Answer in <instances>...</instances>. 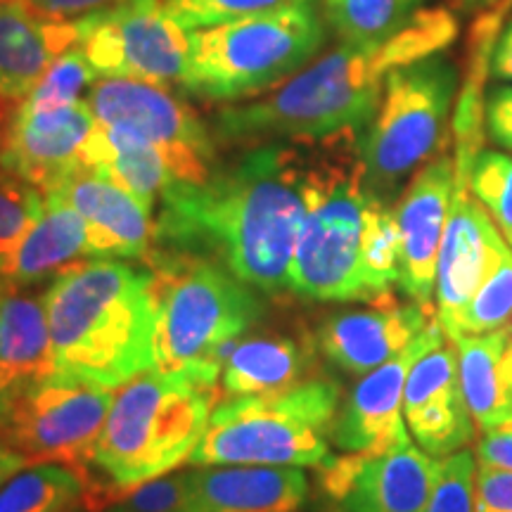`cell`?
<instances>
[{
  "label": "cell",
  "mask_w": 512,
  "mask_h": 512,
  "mask_svg": "<svg viewBox=\"0 0 512 512\" xmlns=\"http://www.w3.org/2000/svg\"><path fill=\"white\" fill-rule=\"evenodd\" d=\"M306 150L252 145L202 183H174L159 200L150 256L209 259L264 294L290 292L306 216ZM147 256V259H150Z\"/></svg>",
  "instance_id": "6da1fadb"
},
{
  "label": "cell",
  "mask_w": 512,
  "mask_h": 512,
  "mask_svg": "<svg viewBox=\"0 0 512 512\" xmlns=\"http://www.w3.org/2000/svg\"><path fill=\"white\" fill-rule=\"evenodd\" d=\"M458 19L448 8H420L387 41L342 46L285 81L278 91L247 105L226 107L211 131L221 145L316 143L361 133L380 105L384 81L401 64L441 53L456 41Z\"/></svg>",
  "instance_id": "7a4b0ae2"
},
{
  "label": "cell",
  "mask_w": 512,
  "mask_h": 512,
  "mask_svg": "<svg viewBox=\"0 0 512 512\" xmlns=\"http://www.w3.org/2000/svg\"><path fill=\"white\" fill-rule=\"evenodd\" d=\"M55 375L119 389L155 368L157 275L121 259H83L46 290Z\"/></svg>",
  "instance_id": "3957f363"
},
{
  "label": "cell",
  "mask_w": 512,
  "mask_h": 512,
  "mask_svg": "<svg viewBox=\"0 0 512 512\" xmlns=\"http://www.w3.org/2000/svg\"><path fill=\"white\" fill-rule=\"evenodd\" d=\"M361 133L316 140L306 152V216L290 268V292L313 302H377L368 278V219Z\"/></svg>",
  "instance_id": "277c9868"
},
{
  "label": "cell",
  "mask_w": 512,
  "mask_h": 512,
  "mask_svg": "<svg viewBox=\"0 0 512 512\" xmlns=\"http://www.w3.org/2000/svg\"><path fill=\"white\" fill-rule=\"evenodd\" d=\"M157 275L155 370L221 387L230 349L264 313L259 294L209 259L150 256Z\"/></svg>",
  "instance_id": "5b68a950"
},
{
  "label": "cell",
  "mask_w": 512,
  "mask_h": 512,
  "mask_svg": "<svg viewBox=\"0 0 512 512\" xmlns=\"http://www.w3.org/2000/svg\"><path fill=\"white\" fill-rule=\"evenodd\" d=\"M216 399V384L155 368L119 387L91 456L117 489L114 498L188 463Z\"/></svg>",
  "instance_id": "8992f818"
},
{
  "label": "cell",
  "mask_w": 512,
  "mask_h": 512,
  "mask_svg": "<svg viewBox=\"0 0 512 512\" xmlns=\"http://www.w3.org/2000/svg\"><path fill=\"white\" fill-rule=\"evenodd\" d=\"M339 413V387L328 377H306L273 394L228 396L209 415L192 467L280 465L323 467Z\"/></svg>",
  "instance_id": "52a82bcc"
},
{
  "label": "cell",
  "mask_w": 512,
  "mask_h": 512,
  "mask_svg": "<svg viewBox=\"0 0 512 512\" xmlns=\"http://www.w3.org/2000/svg\"><path fill=\"white\" fill-rule=\"evenodd\" d=\"M323 43L318 3L195 29L181 88L214 102L252 98L309 67Z\"/></svg>",
  "instance_id": "ba28073f"
},
{
  "label": "cell",
  "mask_w": 512,
  "mask_h": 512,
  "mask_svg": "<svg viewBox=\"0 0 512 512\" xmlns=\"http://www.w3.org/2000/svg\"><path fill=\"white\" fill-rule=\"evenodd\" d=\"M458 91V69L441 53L389 72L380 105L358 136L366 185L392 202L403 183L437 152Z\"/></svg>",
  "instance_id": "9c48e42d"
},
{
  "label": "cell",
  "mask_w": 512,
  "mask_h": 512,
  "mask_svg": "<svg viewBox=\"0 0 512 512\" xmlns=\"http://www.w3.org/2000/svg\"><path fill=\"white\" fill-rule=\"evenodd\" d=\"M114 396L117 389L62 375L29 384L0 406L5 446L27 465L57 463L83 472Z\"/></svg>",
  "instance_id": "30bf717a"
},
{
  "label": "cell",
  "mask_w": 512,
  "mask_h": 512,
  "mask_svg": "<svg viewBox=\"0 0 512 512\" xmlns=\"http://www.w3.org/2000/svg\"><path fill=\"white\" fill-rule=\"evenodd\" d=\"M76 22V46L100 79L181 86L190 55V31L171 17L164 0H126Z\"/></svg>",
  "instance_id": "8fae6325"
},
{
  "label": "cell",
  "mask_w": 512,
  "mask_h": 512,
  "mask_svg": "<svg viewBox=\"0 0 512 512\" xmlns=\"http://www.w3.org/2000/svg\"><path fill=\"white\" fill-rule=\"evenodd\" d=\"M98 124L126 128L162 152L176 183H202L216 169V138L169 86L138 79H98L88 91Z\"/></svg>",
  "instance_id": "7c38bea8"
},
{
  "label": "cell",
  "mask_w": 512,
  "mask_h": 512,
  "mask_svg": "<svg viewBox=\"0 0 512 512\" xmlns=\"http://www.w3.org/2000/svg\"><path fill=\"white\" fill-rule=\"evenodd\" d=\"M441 342H446L444 330L439 320H432L401 354L363 375L339 406L332 444L342 453L363 456H380L413 444L403 418L406 380L415 363Z\"/></svg>",
  "instance_id": "4fadbf2b"
},
{
  "label": "cell",
  "mask_w": 512,
  "mask_h": 512,
  "mask_svg": "<svg viewBox=\"0 0 512 512\" xmlns=\"http://www.w3.org/2000/svg\"><path fill=\"white\" fill-rule=\"evenodd\" d=\"M439 458L408 444L380 456L347 453L320 467L339 512H425Z\"/></svg>",
  "instance_id": "5bb4252c"
},
{
  "label": "cell",
  "mask_w": 512,
  "mask_h": 512,
  "mask_svg": "<svg viewBox=\"0 0 512 512\" xmlns=\"http://www.w3.org/2000/svg\"><path fill=\"white\" fill-rule=\"evenodd\" d=\"M453 192V152L432 157L396 202L399 226V287L411 302L432 311L439 249Z\"/></svg>",
  "instance_id": "9a60e30c"
},
{
  "label": "cell",
  "mask_w": 512,
  "mask_h": 512,
  "mask_svg": "<svg viewBox=\"0 0 512 512\" xmlns=\"http://www.w3.org/2000/svg\"><path fill=\"white\" fill-rule=\"evenodd\" d=\"M95 124L88 100L55 110L17 102L0 138V166L46 192L81 164V147Z\"/></svg>",
  "instance_id": "2e32d148"
},
{
  "label": "cell",
  "mask_w": 512,
  "mask_h": 512,
  "mask_svg": "<svg viewBox=\"0 0 512 512\" xmlns=\"http://www.w3.org/2000/svg\"><path fill=\"white\" fill-rule=\"evenodd\" d=\"M43 195L57 197L88 228L91 259H147L155 245L152 209L110 178L79 164Z\"/></svg>",
  "instance_id": "e0dca14e"
},
{
  "label": "cell",
  "mask_w": 512,
  "mask_h": 512,
  "mask_svg": "<svg viewBox=\"0 0 512 512\" xmlns=\"http://www.w3.org/2000/svg\"><path fill=\"white\" fill-rule=\"evenodd\" d=\"M403 418L415 444L432 458H446L472 444L477 425L460 384L453 342H441L411 368L403 392Z\"/></svg>",
  "instance_id": "ac0fdd59"
},
{
  "label": "cell",
  "mask_w": 512,
  "mask_h": 512,
  "mask_svg": "<svg viewBox=\"0 0 512 512\" xmlns=\"http://www.w3.org/2000/svg\"><path fill=\"white\" fill-rule=\"evenodd\" d=\"M370 304L368 309L339 311L318 330V349L347 375L363 377L380 368L437 320L415 302L399 304L392 294Z\"/></svg>",
  "instance_id": "d6986e66"
},
{
  "label": "cell",
  "mask_w": 512,
  "mask_h": 512,
  "mask_svg": "<svg viewBox=\"0 0 512 512\" xmlns=\"http://www.w3.org/2000/svg\"><path fill=\"white\" fill-rule=\"evenodd\" d=\"M190 477L195 512H299L309 501L304 467L207 465Z\"/></svg>",
  "instance_id": "ffe728a7"
},
{
  "label": "cell",
  "mask_w": 512,
  "mask_h": 512,
  "mask_svg": "<svg viewBox=\"0 0 512 512\" xmlns=\"http://www.w3.org/2000/svg\"><path fill=\"white\" fill-rule=\"evenodd\" d=\"M50 375H55V351L46 292L0 278V406Z\"/></svg>",
  "instance_id": "44dd1931"
},
{
  "label": "cell",
  "mask_w": 512,
  "mask_h": 512,
  "mask_svg": "<svg viewBox=\"0 0 512 512\" xmlns=\"http://www.w3.org/2000/svg\"><path fill=\"white\" fill-rule=\"evenodd\" d=\"M79 43V22H53L0 0V95L17 105L34 91L50 64Z\"/></svg>",
  "instance_id": "7402d4cb"
},
{
  "label": "cell",
  "mask_w": 512,
  "mask_h": 512,
  "mask_svg": "<svg viewBox=\"0 0 512 512\" xmlns=\"http://www.w3.org/2000/svg\"><path fill=\"white\" fill-rule=\"evenodd\" d=\"M81 164L110 178L150 209L176 183L174 171L155 145L117 126L95 124L81 147Z\"/></svg>",
  "instance_id": "603a6c76"
},
{
  "label": "cell",
  "mask_w": 512,
  "mask_h": 512,
  "mask_svg": "<svg viewBox=\"0 0 512 512\" xmlns=\"http://www.w3.org/2000/svg\"><path fill=\"white\" fill-rule=\"evenodd\" d=\"M81 259H91L86 223L69 204L46 195L41 219L22 245L0 261V278L15 285H36Z\"/></svg>",
  "instance_id": "cb8c5ba5"
},
{
  "label": "cell",
  "mask_w": 512,
  "mask_h": 512,
  "mask_svg": "<svg viewBox=\"0 0 512 512\" xmlns=\"http://www.w3.org/2000/svg\"><path fill=\"white\" fill-rule=\"evenodd\" d=\"M311 349L292 337H252L230 349L221 368L226 396L273 394L306 380Z\"/></svg>",
  "instance_id": "d4e9b609"
},
{
  "label": "cell",
  "mask_w": 512,
  "mask_h": 512,
  "mask_svg": "<svg viewBox=\"0 0 512 512\" xmlns=\"http://www.w3.org/2000/svg\"><path fill=\"white\" fill-rule=\"evenodd\" d=\"M467 406L479 432L512 422V382L503 370L505 328L486 335H465L453 342Z\"/></svg>",
  "instance_id": "484cf974"
},
{
  "label": "cell",
  "mask_w": 512,
  "mask_h": 512,
  "mask_svg": "<svg viewBox=\"0 0 512 512\" xmlns=\"http://www.w3.org/2000/svg\"><path fill=\"white\" fill-rule=\"evenodd\" d=\"M86 496V472L43 463L19 470L0 484V512H64Z\"/></svg>",
  "instance_id": "4316f807"
},
{
  "label": "cell",
  "mask_w": 512,
  "mask_h": 512,
  "mask_svg": "<svg viewBox=\"0 0 512 512\" xmlns=\"http://www.w3.org/2000/svg\"><path fill=\"white\" fill-rule=\"evenodd\" d=\"M422 0H323L325 19L339 43L366 46L394 36L418 15Z\"/></svg>",
  "instance_id": "83f0119b"
},
{
  "label": "cell",
  "mask_w": 512,
  "mask_h": 512,
  "mask_svg": "<svg viewBox=\"0 0 512 512\" xmlns=\"http://www.w3.org/2000/svg\"><path fill=\"white\" fill-rule=\"evenodd\" d=\"M512 320V247L501 238L491 256V264L472 294L470 304L465 306L456 330L451 332L448 342H456L465 335H486V332L503 330Z\"/></svg>",
  "instance_id": "f1b7e54d"
},
{
  "label": "cell",
  "mask_w": 512,
  "mask_h": 512,
  "mask_svg": "<svg viewBox=\"0 0 512 512\" xmlns=\"http://www.w3.org/2000/svg\"><path fill=\"white\" fill-rule=\"evenodd\" d=\"M98 79L100 76L95 74L83 50L72 46L50 64L48 72L36 83L34 91L22 100V105L31 110H55V107L74 105V102L88 98V91Z\"/></svg>",
  "instance_id": "f546056e"
},
{
  "label": "cell",
  "mask_w": 512,
  "mask_h": 512,
  "mask_svg": "<svg viewBox=\"0 0 512 512\" xmlns=\"http://www.w3.org/2000/svg\"><path fill=\"white\" fill-rule=\"evenodd\" d=\"M470 188L503 238L512 245V155L482 147L472 164Z\"/></svg>",
  "instance_id": "4dcf8cb0"
},
{
  "label": "cell",
  "mask_w": 512,
  "mask_h": 512,
  "mask_svg": "<svg viewBox=\"0 0 512 512\" xmlns=\"http://www.w3.org/2000/svg\"><path fill=\"white\" fill-rule=\"evenodd\" d=\"M46 195L0 166V261L22 245L27 233L41 219Z\"/></svg>",
  "instance_id": "1f68e13d"
},
{
  "label": "cell",
  "mask_w": 512,
  "mask_h": 512,
  "mask_svg": "<svg viewBox=\"0 0 512 512\" xmlns=\"http://www.w3.org/2000/svg\"><path fill=\"white\" fill-rule=\"evenodd\" d=\"M306 3L318 0H164L171 17L188 31Z\"/></svg>",
  "instance_id": "d6a6232c"
},
{
  "label": "cell",
  "mask_w": 512,
  "mask_h": 512,
  "mask_svg": "<svg viewBox=\"0 0 512 512\" xmlns=\"http://www.w3.org/2000/svg\"><path fill=\"white\" fill-rule=\"evenodd\" d=\"M477 456L470 448L439 458L425 512H475Z\"/></svg>",
  "instance_id": "836d02e7"
},
{
  "label": "cell",
  "mask_w": 512,
  "mask_h": 512,
  "mask_svg": "<svg viewBox=\"0 0 512 512\" xmlns=\"http://www.w3.org/2000/svg\"><path fill=\"white\" fill-rule=\"evenodd\" d=\"M110 505L126 512H195L190 472L162 475L119 494Z\"/></svg>",
  "instance_id": "e575fe53"
},
{
  "label": "cell",
  "mask_w": 512,
  "mask_h": 512,
  "mask_svg": "<svg viewBox=\"0 0 512 512\" xmlns=\"http://www.w3.org/2000/svg\"><path fill=\"white\" fill-rule=\"evenodd\" d=\"M484 133L491 143L512 152V83H496L486 91Z\"/></svg>",
  "instance_id": "d590c367"
},
{
  "label": "cell",
  "mask_w": 512,
  "mask_h": 512,
  "mask_svg": "<svg viewBox=\"0 0 512 512\" xmlns=\"http://www.w3.org/2000/svg\"><path fill=\"white\" fill-rule=\"evenodd\" d=\"M475 512H512V472L477 463Z\"/></svg>",
  "instance_id": "8d00e7d4"
},
{
  "label": "cell",
  "mask_w": 512,
  "mask_h": 512,
  "mask_svg": "<svg viewBox=\"0 0 512 512\" xmlns=\"http://www.w3.org/2000/svg\"><path fill=\"white\" fill-rule=\"evenodd\" d=\"M29 12L53 19V22H76V19L95 15L100 10H110L126 0H19Z\"/></svg>",
  "instance_id": "74e56055"
},
{
  "label": "cell",
  "mask_w": 512,
  "mask_h": 512,
  "mask_svg": "<svg viewBox=\"0 0 512 512\" xmlns=\"http://www.w3.org/2000/svg\"><path fill=\"white\" fill-rule=\"evenodd\" d=\"M477 463L512 472V422L482 432L477 444Z\"/></svg>",
  "instance_id": "f35d334b"
},
{
  "label": "cell",
  "mask_w": 512,
  "mask_h": 512,
  "mask_svg": "<svg viewBox=\"0 0 512 512\" xmlns=\"http://www.w3.org/2000/svg\"><path fill=\"white\" fill-rule=\"evenodd\" d=\"M489 76L501 83H512V15L503 31H498L494 50H491Z\"/></svg>",
  "instance_id": "ab89813d"
},
{
  "label": "cell",
  "mask_w": 512,
  "mask_h": 512,
  "mask_svg": "<svg viewBox=\"0 0 512 512\" xmlns=\"http://www.w3.org/2000/svg\"><path fill=\"white\" fill-rule=\"evenodd\" d=\"M27 465V460L22 456H17L12 448L5 446L3 441V415H0V484L8 482L10 477H15L19 470H24Z\"/></svg>",
  "instance_id": "60d3db41"
},
{
  "label": "cell",
  "mask_w": 512,
  "mask_h": 512,
  "mask_svg": "<svg viewBox=\"0 0 512 512\" xmlns=\"http://www.w3.org/2000/svg\"><path fill=\"white\" fill-rule=\"evenodd\" d=\"M12 110H15V105H12V102H8L3 98V95H0V138H3V131H5V126H8V119H10Z\"/></svg>",
  "instance_id": "b9f144b4"
},
{
  "label": "cell",
  "mask_w": 512,
  "mask_h": 512,
  "mask_svg": "<svg viewBox=\"0 0 512 512\" xmlns=\"http://www.w3.org/2000/svg\"><path fill=\"white\" fill-rule=\"evenodd\" d=\"M460 3H463L467 10H484V8H491V5L498 3V0H460Z\"/></svg>",
  "instance_id": "7bdbcfd3"
},
{
  "label": "cell",
  "mask_w": 512,
  "mask_h": 512,
  "mask_svg": "<svg viewBox=\"0 0 512 512\" xmlns=\"http://www.w3.org/2000/svg\"><path fill=\"white\" fill-rule=\"evenodd\" d=\"M102 512H126V510H121V508H117V505H107V508H105V510H102Z\"/></svg>",
  "instance_id": "ee69618b"
},
{
  "label": "cell",
  "mask_w": 512,
  "mask_h": 512,
  "mask_svg": "<svg viewBox=\"0 0 512 512\" xmlns=\"http://www.w3.org/2000/svg\"><path fill=\"white\" fill-rule=\"evenodd\" d=\"M505 332H508V337H512V320L508 325H505Z\"/></svg>",
  "instance_id": "f6af8a7d"
},
{
  "label": "cell",
  "mask_w": 512,
  "mask_h": 512,
  "mask_svg": "<svg viewBox=\"0 0 512 512\" xmlns=\"http://www.w3.org/2000/svg\"><path fill=\"white\" fill-rule=\"evenodd\" d=\"M64 512H72V510H64Z\"/></svg>",
  "instance_id": "bcb514c9"
},
{
  "label": "cell",
  "mask_w": 512,
  "mask_h": 512,
  "mask_svg": "<svg viewBox=\"0 0 512 512\" xmlns=\"http://www.w3.org/2000/svg\"><path fill=\"white\" fill-rule=\"evenodd\" d=\"M510 247H512V245H510Z\"/></svg>",
  "instance_id": "7dc6e473"
}]
</instances>
